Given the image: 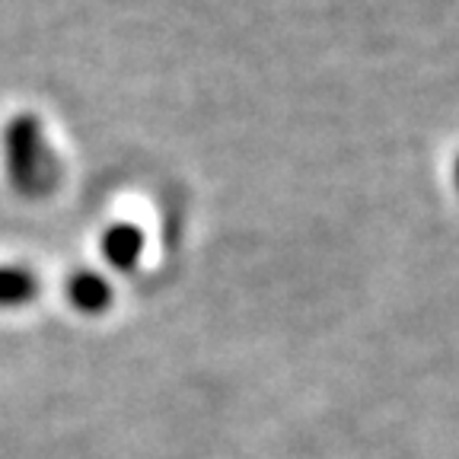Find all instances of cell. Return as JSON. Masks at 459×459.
<instances>
[{
	"mask_svg": "<svg viewBox=\"0 0 459 459\" xmlns=\"http://www.w3.org/2000/svg\"><path fill=\"white\" fill-rule=\"evenodd\" d=\"M4 143H7V172L16 192L22 195L48 192L51 160L45 153L42 125H39L36 115H16V118H10Z\"/></svg>",
	"mask_w": 459,
	"mask_h": 459,
	"instance_id": "cell-1",
	"label": "cell"
},
{
	"mask_svg": "<svg viewBox=\"0 0 459 459\" xmlns=\"http://www.w3.org/2000/svg\"><path fill=\"white\" fill-rule=\"evenodd\" d=\"M102 252H106L108 265L122 268V272H131L143 252L141 230L131 227V223H115V227H108L106 237H102Z\"/></svg>",
	"mask_w": 459,
	"mask_h": 459,
	"instance_id": "cell-2",
	"label": "cell"
},
{
	"mask_svg": "<svg viewBox=\"0 0 459 459\" xmlns=\"http://www.w3.org/2000/svg\"><path fill=\"white\" fill-rule=\"evenodd\" d=\"M67 297H71L74 307L83 309V313H102V309L108 307V300H112V290H108V284L100 274L80 272L67 281Z\"/></svg>",
	"mask_w": 459,
	"mask_h": 459,
	"instance_id": "cell-3",
	"label": "cell"
},
{
	"mask_svg": "<svg viewBox=\"0 0 459 459\" xmlns=\"http://www.w3.org/2000/svg\"><path fill=\"white\" fill-rule=\"evenodd\" d=\"M39 290L36 274L16 265H0V307H16V303L32 300Z\"/></svg>",
	"mask_w": 459,
	"mask_h": 459,
	"instance_id": "cell-4",
	"label": "cell"
},
{
	"mask_svg": "<svg viewBox=\"0 0 459 459\" xmlns=\"http://www.w3.org/2000/svg\"><path fill=\"white\" fill-rule=\"evenodd\" d=\"M456 186H459V166H456Z\"/></svg>",
	"mask_w": 459,
	"mask_h": 459,
	"instance_id": "cell-5",
	"label": "cell"
}]
</instances>
